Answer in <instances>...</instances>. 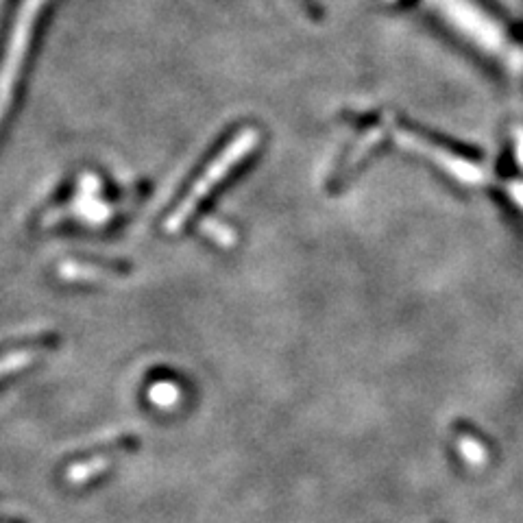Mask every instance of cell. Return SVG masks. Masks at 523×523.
I'll return each instance as SVG.
<instances>
[{"label": "cell", "mask_w": 523, "mask_h": 523, "mask_svg": "<svg viewBox=\"0 0 523 523\" xmlns=\"http://www.w3.org/2000/svg\"><path fill=\"white\" fill-rule=\"evenodd\" d=\"M258 140H260V133L255 129H245L240 131L238 136L231 140L227 147L214 157V162L203 170V175L197 179V184L190 188V192L186 194L181 203L175 208V212L166 218V231H179L188 223V218L197 212V208L201 205V201L208 197V194L221 184V181L234 170L245 157L258 147Z\"/></svg>", "instance_id": "obj_1"}, {"label": "cell", "mask_w": 523, "mask_h": 523, "mask_svg": "<svg viewBox=\"0 0 523 523\" xmlns=\"http://www.w3.org/2000/svg\"><path fill=\"white\" fill-rule=\"evenodd\" d=\"M395 138L404 149L428 155L434 164H439L443 170H447L449 175L465 181V184H480V181L484 179L482 170L476 164L462 160V157L452 155L449 151H443L441 147H434V144L425 142L423 138L412 136V133H406V131H397Z\"/></svg>", "instance_id": "obj_2"}, {"label": "cell", "mask_w": 523, "mask_h": 523, "mask_svg": "<svg viewBox=\"0 0 523 523\" xmlns=\"http://www.w3.org/2000/svg\"><path fill=\"white\" fill-rule=\"evenodd\" d=\"M35 354L29 349H22V351H14V354H7L0 358V377L7 375V373H14V371H20L24 367H29V364L33 362Z\"/></svg>", "instance_id": "obj_3"}, {"label": "cell", "mask_w": 523, "mask_h": 523, "mask_svg": "<svg viewBox=\"0 0 523 523\" xmlns=\"http://www.w3.org/2000/svg\"><path fill=\"white\" fill-rule=\"evenodd\" d=\"M151 399H153V404H157V406L175 404V401H177V386H173V384H157L151 391Z\"/></svg>", "instance_id": "obj_4"}, {"label": "cell", "mask_w": 523, "mask_h": 523, "mask_svg": "<svg viewBox=\"0 0 523 523\" xmlns=\"http://www.w3.org/2000/svg\"><path fill=\"white\" fill-rule=\"evenodd\" d=\"M513 197L523 205V186H513Z\"/></svg>", "instance_id": "obj_5"}, {"label": "cell", "mask_w": 523, "mask_h": 523, "mask_svg": "<svg viewBox=\"0 0 523 523\" xmlns=\"http://www.w3.org/2000/svg\"><path fill=\"white\" fill-rule=\"evenodd\" d=\"M11 513H16V508H3V506H0V515H11Z\"/></svg>", "instance_id": "obj_6"}]
</instances>
